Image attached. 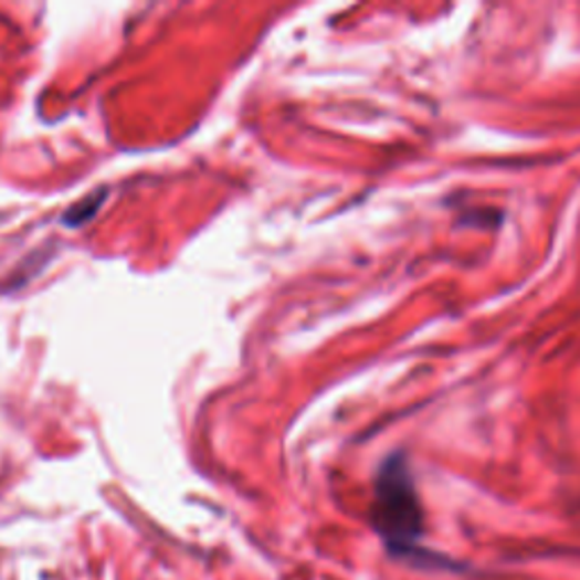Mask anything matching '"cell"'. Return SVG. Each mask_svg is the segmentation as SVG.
Returning <instances> with one entry per match:
<instances>
[{
    "instance_id": "1",
    "label": "cell",
    "mask_w": 580,
    "mask_h": 580,
    "mask_svg": "<svg viewBox=\"0 0 580 580\" xmlns=\"http://www.w3.org/2000/svg\"><path fill=\"white\" fill-rule=\"evenodd\" d=\"M372 526L394 553H413L424 532V513L404 456H390L377 476Z\"/></svg>"
}]
</instances>
